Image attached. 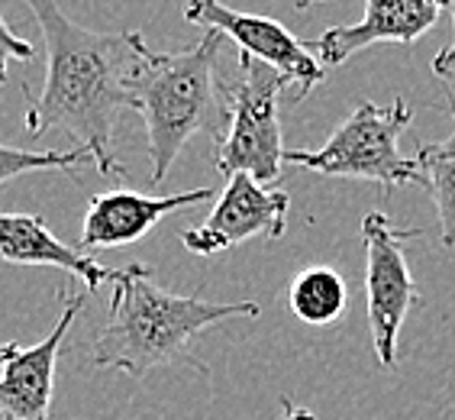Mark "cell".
Here are the masks:
<instances>
[{"instance_id": "obj_10", "label": "cell", "mask_w": 455, "mask_h": 420, "mask_svg": "<svg viewBox=\"0 0 455 420\" xmlns=\"http://www.w3.org/2000/svg\"><path fill=\"white\" fill-rule=\"evenodd\" d=\"M443 10H449V0H365L362 20L349 27L326 29L323 36L310 39L307 45L320 59V65L330 71L368 45H413L423 33L436 27Z\"/></svg>"}, {"instance_id": "obj_9", "label": "cell", "mask_w": 455, "mask_h": 420, "mask_svg": "<svg viewBox=\"0 0 455 420\" xmlns=\"http://www.w3.org/2000/svg\"><path fill=\"white\" fill-rule=\"evenodd\" d=\"M91 291H65L61 317L49 336L33 346L10 343L4 366H0V420H52L55 394V362L61 340L88 304Z\"/></svg>"}, {"instance_id": "obj_5", "label": "cell", "mask_w": 455, "mask_h": 420, "mask_svg": "<svg viewBox=\"0 0 455 420\" xmlns=\"http://www.w3.org/2000/svg\"><path fill=\"white\" fill-rule=\"evenodd\" d=\"M291 85L278 69L239 55V75L227 85V133L217 142V168L227 178L252 175L255 182L275 184L284 166L278 104Z\"/></svg>"}, {"instance_id": "obj_20", "label": "cell", "mask_w": 455, "mask_h": 420, "mask_svg": "<svg viewBox=\"0 0 455 420\" xmlns=\"http://www.w3.org/2000/svg\"><path fill=\"white\" fill-rule=\"evenodd\" d=\"M7 350H10V343H0V366H4V356H7Z\"/></svg>"}, {"instance_id": "obj_1", "label": "cell", "mask_w": 455, "mask_h": 420, "mask_svg": "<svg viewBox=\"0 0 455 420\" xmlns=\"http://www.w3.org/2000/svg\"><path fill=\"white\" fill-rule=\"evenodd\" d=\"M43 29L45 85L29 94V136L68 133L75 149L94 158L97 175L123 178L126 166L114 158V126L120 110L132 107V85L146 65L149 45L140 33H97L75 23L59 0H27Z\"/></svg>"}, {"instance_id": "obj_3", "label": "cell", "mask_w": 455, "mask_h": 420, "mask_svg": "<svg viewBox=\"0 0 455 420\" xmlns=\"http://www.w3.org/2000/svg\"><path fill=\"white\" fill-rule=\"evenodd\" d=\"M223 36L207 29L201 43L178 52H152L132 85V110L146 123L152 158V184H162L197 133L223 140L227 133V85L217 78Z\"/></svg>"}, {"instance_id": "obj_15", "label": "cell", "mask_w": 455, "mask_h": 420, "mask_svg": "<svg viewBox=\"0 0 455 420\" xmlns=\"http://www.w3.org/2000/svg\"><path fill=\"white\" fill-rule=\"evenodd\" d=\"M94 166V158L84 149H17V146H0V184L10 178L27 175V172H78L81 166Z\"/></svg>"}, {"instance_id": "obj_11", "label": "cell", "mask_w": 455, "mask_h": 420, "mask_svg": "<svg viewBox=\"0 0 455 420\" xmlns=\"http://www.w3.org/2000/svg\"><path fill=\"white\" fill-rule=\"evenodd\" d=\"M213 188H197V191L168 194V198H149L140 191H107L94 194L84 210L78 249H120L146 233H152L158 220L175 214V210L194 207V204L213 201Z\"/></svg>"}, {"instance_id": "obj_13", "label": "cell", "mask_w": 455, "mask_h": 420, "mask_svg": "<svg viewBox=\"0 0 455 420\" xmlns=\"http://www.w3.org/2000/svg\"><path fill=\"white\" fill-rule=\"evenodd\" d=\"M288 304L300 324L330 327L346 314L349 288H346V279L336 269H330V265H310V269L298 271V279L291 281Z\"/></svg>"}, {"instance_id": "obj_7", "label": "cell", "mask_w": 455, "mask_h": 420, "mask_svg": "<svg viewBox=\"0 0 455 420\" xmlns=\"http://www.w3.org/2000/svg\"><path fill=\"white\" fill-rule=\"evenodd\" d=\"M184 20L194 27L217 29L220 36H227L239 45V55H252V59L278 69L294 85V104L304 101L326 78V69L310 52V45L300 43L298 36H291L272 17L239 13V10L227 7L223 0H188Z\"/></svg>"}, {"instance_id": "obj_18", "label": "cell", "mask_w": 455, "mask_h": 420, "mask_svg": "<svg viewBox=\"0 0 455 420\" xmlns=\"http://www.w3.org/2000/svg\"><path fill=\"white\" fill-rule=\"evenodd\" d=\"M281 420H316V414L291 398H281Z\"/></svg>"}, {"instance_id": "obj_19", "label": "cell", "mask_w": 455, "mask_h": 420, "mask_svg": "<svg viewBox=\"0 0 455 420\" xmlns=\"http://www.w3.org/2000/svg\"><path fill=\"white\" fill-rule=\"evenodd\" d=\"M310 4H320V0H294V7H298V10H307Z\"/></svg>"}, {"instance_id": "obj_6", "label": "cell", "mask_w": 455, "mask_h": 420, "mask_svg": "<svg viewBox=\"0 0 455 420\" xmlns=\"http://www.w3.org/2000/svg\"><path fill=\"white\" fill-rule=\"evenodd\" d=\"M423 230L395 227L381 210H371L362 220V243H365V298H368V330L371 350L381 368L397 366V340L411 307L420 301L413 285L411 265L403 246L420 239Z\"/></svg>"}, {"instance_id": "obj_12", "label": "cell", "mask_w": 455, "mask_h": 420, "mask_svg": "<svg viewBox=\"0 0 455 420\" xmlns=\"http://www.w3.org/2000/svg\"><path fill=\"white\" fill-rule=\"evenodd\" d=\"M0 262L61 269L84 281L88 291H97L107 281L116 285L120 279V269H107L78 246H65L55 239L45 220L36 214H0Z\"/></svg>"}, {"instance_id": "obj_17", "label": "cell", "mask_w": 455, "mask_h": 420, "mask_svg": "<svg viewBox=\"0 0 455 420\" xmlns=\"http://www.w3.org/2000/svg\"><path fill=\"white\" fill-rule=\"evenodd\" d=\"M449 23H452V39H449V45H443L436 52V59H433V75L443 81L455 78V0H449Z\"/></svg>"}, {"instance_id": "obj_4", "label": "cell", "mask_w": 455, "mask_h": 420, "mask_svg": "<svg viewBox=\"0 0 455 420\" xmlns=\"http://www.w3.org/2000/svg\"><path fill=\"white\" fill-rule=\"evenodd\" d=\"M411 104L401 97L391 104L362 101L320 149H288L284 162L314 175L375 182L387 198L397 184H423L417 158H403L397 146L403 130L411 126Z\"/></svg>"}, {"instance_id": "obj_2", "label": "cell", "mask_w": 455, "mask_h": 420, "mask_svg": "<svg viewBox=\"0 0 455 420\" xmlns=\"http://www.w3.org/2000/svg\"><path fill=\"white\" fill-rule=\"evenodd\" d=\"M262 307L255 301H217L172 295L152 281L149 265H126L114 285L104 330L91 346V366L116 368L130 378H146L152 368L197 366L191 340L213 324L255 320Z\"/></svg>"}, {"instance_id": "obj_16", "label": "cell", "mask_w": 455, "mask_h": 420, "mask_svg": "<svg viewBox=\"0 0 455 420\" xmlns=\"http://www.w3.org/2000/svg\"><path fill=\"white\" fill-rule=\"evenodd\" d=\"M33 59H36V45L13 33L10 23L4 20V13H0V81L7 78L10 61H33Z\"/></svg>"}, {"instance_id": "obj_8", "label": "cell", "mask_w": 455, "mask_h": 420, "mask_svg": "<svg viewBox=\"0 0 455 420\" xmlns=\"http://www.w3.org/2000/svg\"><path fill=\"white\" fill-rule=\"evenodd\" d=\"M291 198L278 188L255 182L252 175H233L201 227L184 230L181 243L194 255L227 253L245 239H281L288 230Z\"/></svg>"}, {"instance_id": "obj_14", "label": "cell", "mask_w": 455, "mask_h": 420, "mask_svg": "<svg viewBox=\"0 0 455 420\" xmlns=\"http://www.w3.org/2000/svg\"><path fill=\"white\" fill-rule=\"evenodd\" d=\"M449 110L455 123V94H449ZM417 166L423 172V188H429L439 214V237L446 249H455V126L443 142H420Z\"/></svg>"}]
</instances>
